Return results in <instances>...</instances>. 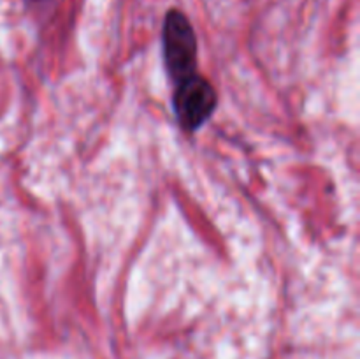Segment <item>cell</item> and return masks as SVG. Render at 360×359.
<instances>
[{
    "label": "cell",
    "mask_w": 360,
    "mask_h": 359,
    "mask_svg": "<svg viewBox=\"0 0 360 359\" xmlns=\"http://www.w3.org/2000/svg\"><path fill=\"white\" fill-rule=\"evenodd\" d=\"M164 62L172 83L197 73V35L185 13L171 9L162 27Z\"/></svg>",
    "instance_id": "obj_1"
},
{
    "label": "cell",
    "mask_w": 360,
    "mask_h": 359,
    "mask_svg": "<svg viewBox=\"0 0 360 359\" xmlns=\"http://www.w3.org/2000/svg\"><path fill=\"white\" fill-rule=\"evenodd\" d=\"M174 84L172 106L178 123L186 132L199 130L218 106V94L213 84L199 73L183 77Z\"/></svg>",
    "instance_id": "obj_2"
}]
</instances>
